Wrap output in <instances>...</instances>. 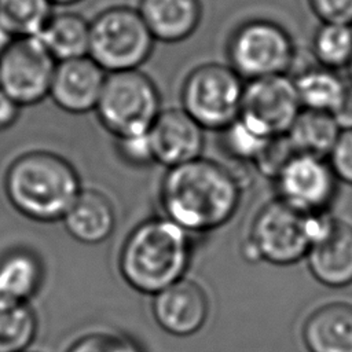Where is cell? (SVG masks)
<instances>
[{"label":"cell","instance_id":"6da1fadb","mask_svg":"<svg viewBox=\"0 0 352 352\" xmlns=\"http://www.w3.org/2000/svg\"><path fill=\"white\" fill-rule=\"evenodd\" d=\"M241 197L242 184L235 173L205 157L168 168L158 190L164 216L192 235L227 224Z\"/></svg>","mask_w":352,"mask_h":352},{"label":"cell","instance_id":"7a4b0ae2","mask_svg":"<svg viewBox=\"0 0 352 352\" xmlns=\"http://www.w3.org/2000/svg\"><path fill=\"white\" fill-rule=\"evenodd\" d=\"M192 238L165 216L139 223L118 254L122 279L133 290L148 296L183 279L192 257Z\"/></svg>","mask_w":352,"mask_h":352},{"label":"cell","instance_id":"3957f363","mask_svg":"<svg viewBox=\"0 0 352 352\" xmlns=\"http://www.w3.org/2000/svg\"><path fill=\"white\" fill-rule=\"evenodd\" d=\"M81 190L76 168L66 158L45 150L19 155L4 176V191L11 205L40 223L62 220Z\"/></svg>","mask_w":352,"mask_h":352},{"label":"cell","instance_id":"277c9868","mask_svg":"<svg viewBox=\"0 0 352 352\" xmlns=\"http://www.w3.org/2000/svg\"><path fill=\"white\" fill-rule=\"evenodd\" d=\"M333 217L330 212L307 214L275 198L256 213L242 243L243 257L272 265L296 264Z\"/></svg>","mask_w":352,"mask_h":352},{"label":"cell","instance_id":"5b68a950","mask_svg":"<svg viewBox=\"0 0 352 352\" xmlns=\"http://www.w3.org/2000/svg\"><path fill=\"white\" fill-rule=\"evenodd\" d=\"M155 43L136 7L110 6L89 21L88 56L106 73L140 69Z\"/></svg>","mask_w":352,"mask_h":352},{"label":"cell","instance_id":"8992f818","mask_svg":"<svg viewBox=\"0 0 352 352\" xmlns=\"http://www.w3.org/2000/svg\"><path fill=\"white\" fill-rule=\"evenodd\" d=\"M95 113L114 139L146 135L161 113L160 91L140 69L107 73Z\"/></svg>","mask_w":352,"mask_h":352},{"label":"cell","instance_id":"52a82bcc","mask_svg":"<svg viewBox=\"0 0 352 352\" xmlns=\"http://www.w3.org/2000/svg\"><path fill=\"white\" fill-rule=\"evenodd\" d=\"M227 63L243 80L287 74L296 58L290 32L279 22L254 16L238 23L226 43Z\"/></svg>","mask_w":352,"mask_h":352},{"label":"cell","instance_id":"ba28073f","mask_svg":"<svg viewBox=\"0 0 352 352\" xmlns=\"http://www.w3.org/2000/svg\"><path fill=\"white\" fill-rule=\"evenodd\" d=\"M245 81L228 63L192 67L180 88L182 109L205 131H224L239 116Z\"/></svg>","mask_w":352,"mask_h":352},{"label":"cell","instance_id":"9c48e42d","mask_svg":"<svg viewBox=\"0 0 352 352\" xmlns=\"http://www.w3.org/2000/svg\"><path fill=\"white\" fill-rule=\"evenodd\" d=\"M300 111L293 78L278 74L245 81L236 120L254 133L272 139L286 135Z\"/></svg>","mask_w":352,"mask_h":352},{"label":"cell","instance_id":"30bf717a","mask_svg":"<svg viewBox=\"0 0 352 352\" xmlns=\"http://www.w3.org/2000/svg\"><path fill=\"white\" fill-rule=\"evenodd\" d=\"M56 60L36 36L16 37L0 55V89L19 106L50 96Z\"/></svg>","mask_w":352,"mask_h":352},{"label":"cell","instance_id":"8fae6325","mask_svg":"<svg viewBox=\"0 0 352 352\" xmlns=\"http://www.w3.org/2000/svg\"><path fill=\"white\" fill-rule=\"evenodd\" d=\"M276 198L307 213L330 212L337 195L338 179L329 160L296 153L272 179Z\"/></svg>","mask_w":352,"mask_h":352},{"label":"cell","instance_id":"7c38bea8","mask_svg":"<svg viewBox=\"0 0 352 352\" xmlns=\"http://www.w3.org/2000/svg\"><path fill=\"white\" fill-rule=\"evenodd\" d=\"M204 132L182 107L161 110L147 132L154 162L168 169L202 157Z\"/></svg>","mask_w":352,"mask_h":352},{"label":"cell","instance_id":"4fadbf2b","mask_svg":"<svg viewBox=\"0 0 352 352\" xmlns=\"http://www.w3.org/2000/svg\"><path fill=\"white\" fill-rule=\"evenodd\" d=\"M151 312L164 331L187 337L204 327L209 315V298L199 283L184 276L153 296Z\"/></svg>","mask_w":352,"mask_h":352},{"label":"cell","instance_id":"5bb4252c","mask_svg":"<svg viewBox=\"0 0 352 352\" xmlns=\"http://www.w3.org/2000/svg\"><path fill=\"white\" fill-rule=\"evenodd\" d=\"M107 73L88 55L56 62L50 98L70 114L95 111Z\"/></svg>","mask_w":352,"mask_h":352},{"label":"cell","instance_id":"9a60e30c","mask_svg":"<svg viewBox=\"0 0 352 352\" xmlns=\"http://www.w3.org/2000/svg\"><path fill=\"white\" fill-rule=\"evenodd\" d=\"M307 265L316 282L333 289L352 285V226L333 217L312 242Z\"/></svg>","mask_w":352,"mask_h":352},{"label":"cell","instance_id":"2e32d148","mask_svg":"<svg viewBox=\"0 0 352 352\" xmlns=\"http://www.w3.org/2000/svg\"><path fill=\"white\" fill-rule=\"evenodd\" d=\"M136 8L155 41L165 44L190 38L204 16L202 0H139Z\"/></svg>","mask_w":352,"mask_h":352},{"label":"cell","instance_id":"e0dca14e","mask_svg":"<svg viewBox=\"0 0 352 352\" xmlns=\"http://www.w3.org/2000/svg\"><path fill=\"white\" fill-rule=\"evenodd\" d=\"M302 341L309 352H352V304L326 302L302 324Z\"/></svg>","mask_w":352,"mask_h":352},{"label":"cell","instance_id":"ac0fdd59","mask_svg":"<svg viewBox=\"0 0 352 352\" xmlns=\"http://www.w3.org/2000/svg\"><path fill=\"white\" fill-rule=\"evenodd\" d=\"M66 231L85 245L104 242L116 228V210L111 201L98 190H81L62 219Z\"/></svg>","mask_w":352,"mask_h":352},{"label":"cell","instance_id":"d6986e66","mask_svg":"<svg viewBox=\"0 0 352 352\" xmlns=\"http://www.w3.org/2000/svg\"><path fill=\"white\" fill-rule=\"evenodd\" d=\"M36 37L56 62L87 56L89 21L73 11L54 12Z\"/></svg>","mask_w":352,"mask_h":352},{"label":"cell","instance_id":"ffe728a7","mask_svg":"<svg viewBox=\"0 0 352 352\" xmlns=\"http://www.w3.org/2000/svg\"><path fill=\"white\" fill-rule=\"evenodd\" d=\"M301 109L334 114L341 106L349 84L337 70L316 66L304 69L293 77Z\"/></svg>","mask_w":352,"mask_h":352},{"label":"cell","instance_id":"44dd1931","mask_svg":"<svg viewBox=\"0 0 352 352\" xmlns=\"http://www.w3.org/2000/svg\"><path fill=\"white\" fill-rule=\"evenodd\" d=\"M43 280L44 265L34 252L18 248L0 257V297L28 302Z\"/></svg>","mask_w":352,"mask_h":352},{"label":"cell","instance_id":"7402d4cb","mask_svg":"<svg viewBox=\"0 0 352 352\" xmlns=\"http://www.w3.org/2000/svg\"><path fill=\"white\" fill-rule=\"evenodd\" d=\"M340 132L333 114L301 109L286 136L296 153L327 158Z\"/></svg>","mask_w":352,"mask_h":352},{"label":"cell","instance_id":"603a6c76","mask_svg":"<svg viewBox=\"0 0 352 352\" xmlns=\"http://www.w3.org/2000/svg\"><path fill=\"white\" fill-rule=\"evenodd\" d=\"M37 333L29 302L0 297V352H26Z\"/></svg>","mask_w":352,"mask_h":352},{"label":"cell","instance_id":"cb8c5ba5","mask_svg":"<svg viewBox=\"0 0 352 352\" xmlns=\"http://www.w3.org/2000/svg\"><path fill=\"white\" fill-rule=\"evenodd\" d=\"M312 55L318 65L340 72L352 59V26L320 22L311 43Z\"/></svg>","mask_w":352,"mask_h":352},{"label":"cell","instance_id":"d4e9b609","mask_svg":"<svg viewBox=\"0 0 352 352\" xmlns=\"http://www.w3.org/2000/svg\"><path fill=\"white\" fill-rule=\"evenodd\" d=\"M52 14L50 0H0V21L14 38L37 36Z\"/></svg>","mask_w":352,"mask_h":352},{"label":"cell","instance_id":"484cf974","mask_svg":"<svg viewBox=\"0 0 352 352\" xmlns=\"http://www.w3.org/2000/svg\"><path fill=\"white\" fill-rule=\"evenodd\" d=\"M224 133V147L234 160L252 162L258 158L271 139L263 138L249 128H246L239 120H235L228 128L221 131ZM274 139V138H272Z\"/></svg>","mask_w":352,"mask_h":352},{"label":"cell","instance_id":"4316f807","mask_svg":"<svg viewBox=\"0 0 352 352\" xmlns=\"http://www.w3.org/2000/svg\"><path fill=\"white\" fill-rule=\"evenodd\" d=\"M67 352H140L136 342L121 333L94 331L74 341Z\"/></svg>","mask_w":352,"mask_h":352},{"label":"cell","instance_id":"83f0119b","mask_svg":"<svg viewBox=\"0 0 352 352\" xmlns=\"http://www.w3.org/2000/svg\"><path fill=\"white\" fill-rule=\"evenodd\" d=\"M327 160L338 182L352 186V129H341Z\"/></svg>","mask_w":352,"mask_h":352},{"label":"cell","instance_id":"f1b7e54d","mask_svg":"<svg viewBox=\"0 0 352 352\" xmlns=\"http://www.w3.org/2000/svg\"><path fill=\"white\" fill-rule=\"evenodd\" d=\"M118 155L132 166H146L154 164L148 136H132L124 139H116Z\"/></svg>","mask_w":352,"mask_h":352},{"label":"cell","instance_id":"f546056e","mask_svg":"<svg viewBox=\"0 0 352 352\" xmlns=\"http://www.w3.org/2000/svg\"><path fill=\"white\" fill-rule=\"evenodd\" d=\"M308 4L320 22L352 26V0H308Z\"/></svg>","mask_w":352,"mask_h":352},{"label":"cell","instance_id":"4dcf8cb0","mask_svg":"<svg viewBox=\"0 0 352 352\" xmlns=\"http://www.w3.org/2000/svg\"><path fill=\"white\" fill-rule=\"evenodd\" d=\"M19 109L21 106L0 89V131H6L15 124L19 116Z\"/></svg>","mask_w":352,"mask_h":352},{"label":"cell","instance_id":"1f68e13d","mask_svg":"<svg viewBox=\"0 0 352 352\" xmlns=\"http://www.w3.org/2000/svg\"><path fill=\"white\" fill-rule=\"evenodd\" d=\"M341 129H352V84L349 82L348 92L341 103V106L337 109V111L333 114Z\"/></svg>","mask_w":352,"mask_h":352},{"label":"cell","instance_id":"d6a6232c","mask_svg":"<svg viewBox=\"0 0 352 352\" xmlns=\"http://www.w3.org/2000/svg\"><path fill=\"white\" fill-rule=\"evenodd\" d=\"M14 36L8 32V29L3 25V22L0 21V55L6 51V48L12 43Z\"/></svg>","mask_w":352,"mask_h":352},{"label":"cell","instance_id":"836d02e7","mask_svg":"<svg viewBox=\"0 0 352 352\" xmlns=\"http://www.w3.org/2000/svg\"><path fill=\"white\" fill-rule=\"evenodd\" d=\"M54 6H60V7H69V6H74L82 0H50Z\"/></svg>","mask_w":352,"mask_h":352},{"label":"cell","instance_id":"e575fe53","mask_svg":"<svg viewBox=\"0 0 352 352\" xmlns=\"http://www.w3.org/2000/svg\"><path fill=\"white\" fill-rule=\"evenodd\" d=\"M346 70H348V74H349V78H351V84H352V59H351Z\"/></svg>","mask_w":352,"mask_h":352},{"label":"cell","instance_id":"d590c367","mask_svg":"<svg viewBox=\"0 0 352 352\" xmlns=\"http://www.w3.org/2000/svg\"><path fill=\"white\" fill-rule=\"evenodd\" d=\"M26 352H28V351H26Z\"/></svg>","mask_w":352,"mask_h":352}]
</instances>
